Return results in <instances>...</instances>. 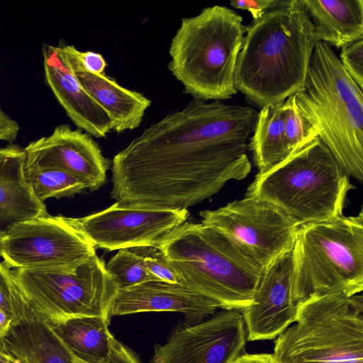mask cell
I'll list each match as a JSON object with an SVG mask.
<instances>
[{"instance_id":"obj_16","label":"cell","mask_w":363,"mask_h":363,"mask_svg":"<svg viewBox=\"0 0 363 363\" xmlns=\"http://www.w3.org/2000/svg\"><path fill=\"white\" fill-rule=\"evenodd\" d=\"M218 308L216 302L182 284L150 281L118 289L111 315L177 312L184 314L188 324H195L213 315Z\"/></svg>"},{"instance_id":"obj_15","label":"cell","mask_w":363,"mask_h":363,"mask_svg":"<svg viewBox=\"0 0 363 363\" xmlns=\"http://www.w3.org/2000/svg\"><path fill=\"white\" fill-rule=\"evenodd\" d=\"M297 309L293 297V261L289 251L264 269L252 303L241 310L247 340L276 338L295 322Z\"/></svg>"},{"instance_id":"obj_17","label":"cell","mask_w":363,"mask_h":363,"mask_svg":"<svg viewBox=\"0 0 363 363\" xmlns=\"http://www.w3.org/2000/svg\"><path fill=\"white\" fill-rule=\"evenodd\" d=\"M43 55L46 82L71 121L91 136L106 137L113 123L80 84L61 46L45 45Z\"/></svg>"},{"instance_id":"obj_25","label":"cell","mask_w":363,"mask_h":363,"mask_svg":"<svg viewBox=\"0 0 363 363\" xmlns=\"http://www.w3.org/2000/svg\"><path fill=\"white\" fill-rule=\"evenodd\" d=\"M105 266L118 289L150 281H161L148 271L143 258L130 248L119 250Z\"/></svg>"},{"instance_id":"obj_10","label":"cell","mask_w":363,"mask_h":363,"mask_svg":"<svg viewBox=\"0 0 363 363\" xmlns=\"http://www.w3.org/2000/svg\"><path fill=\"white\" fill-rule=\"evenodd\" d=\"M199 215L202 224L229 239L263 270L292 250L301 225L274 205L247 196Z\"/></svg>"},{"instance_id":"obj_5","label":"cell","mask_w":363,"mask_h":363,"mask_svg":"<svg viewBox=\"0 0 363 363\" xmlns=\"http://www.w3.org/2000/svg\"><path fill=\"white\" fill-rule=\"evenodd\" d=\"M301 114L339 163L363 182V89L330 45L318 41L304 83L295 94Z\"/></svg>"},{"instance_id":"obj_34","label":"cell","mask_w":363,"mask_h":363,"mask_svg":"<svg viewBox=\"0 0 363 363\" xmlns=\"http://www.w3.org/2000/svg\"><path fill=\"white\" fill-rule=\"evenodd\" d=\"M233 363H279L273 354H242Z\"/></svg>"},{"instance_id":"obj_27","label":"cell","mask_w":363,"mask_h":363,"mask_svg":"<svg viewBox=\"0 0 363 363\" xmlns=\"http://www.w3.org/2000/svg\"><path fill=\"white\" fill-rule=\"evenodd\" d=\"M0 308L8 315L12 325L35 314L14 279L11 269L0 262Z\"/></svg>"},{"instance_id":"obj_19","label":"cell","mask_w":363,"mask_h":363,"mask_svg":"<svg viewBox=\"0 0 363 363\" xmlns=\"http://www.w3.org/2000/svg\"><path fill=\"white\" fill-rule=\"evenodd\" d=\"M60 46L80 84L108 113L113 123V130L121 133L139 127L151 105V100L138 91L122 86L106 74H94L84 70Z\"/></svg>"},{"instance_id":"obj_26","label":"cell","mask_w":363,"mask_h":363,"mask_svg":"<svg viewBox=\"0 0 363 363\" xmlns=\"http://www.w3.org/2000/svg\"><path fill=\"white\" fill-rule=\"evenodd\" d=\"M283 104L284 136L289 155L317 138L318 133L301 114L294 94L288 97Z\"/></svg>"},{"instance_id":"obj_3","label":"cell","mask_w":363,"mask_h":363,"mask_svg":"<svg viewBox=\"0 0 363 363\" xmlns=\"http://www.w3.org/2000/svg\"><path fill=\"white\" fill-rule=\"evenodd\" d=\"M245 33L242 17L224 6L182 18L169 45L167 67L185 94L222 101L237 93L235 70Z\"/></svg>"},{"instance_id":"obj_30","label":"cell","mask_w":363,"mask_h":363,"mask_svg":"<svg viewBox=\"0 0 363 363\" xmlns=\"http://www.w3.org/2000/svg\"><path fill=\"white\" fill-rule=\"evenodd\" d=\"M63 50L71 55L82 66V67L91 73L104 74L107 63L104 57L94 51L82 52L77 50L74 45H62Z\"/></svg>"},{"instance_id":"obj_1","label":"cell","mask_w":363,"mask_h":363,"mask_svg":"<svg viewBox=\"0 0 363 363\" xmlns=\"http://www.w3.org/2000/svg\"><path fill=\"white\" fill-rule=\"evenodd\" d=\"M257 114L247 106L193 99L113 157L111 198L121 205L187 209L245 179Z\"/></svg>"},{"instance_id":"obj_29","label":"cell","mask_w":363,"mask_h":363,"mask_svg":"<svg viewBox=\"0 0 363 363\" xmlns=\"http://www.w3.org/2000/svg\"><path fill=\"white\" fill-rule=\"evenodd\" d=\"M338 57L344 69L363 89V39L342 46Z\"/></svg>"},{"instance_id":"obj_33","label":"cell","mask_w":363,"mask_h":363,"mask_svg":"<svg viewBox=\"0 0 363 363\" xmlns=\"http://www.w3.org/2000/svg\"><path fill=\"white\" fill-rule=\"evenodd\" d=\"M19 125L11 119L0 106V140L11 143L16 140Z\"/></svg>"},{"instance_id":"obj_22","label":"cell","mask_w":363,"mask_h":363,"mask_svg":"<svg viewBox=\"0 0 363 363\" xmlns=\"http://www.w3.org/2000/svg\"><path fill=\"white\" fill-rule=\"evenodd\" d=\"M110 322L105 317L83 316L50 325L76 361L101 363L110 352Z\"/></svg>"},{"instance_id":"obj_21","label":"cell","mask_w":363,"mask_h":363,"mask_svg":"<svg viewBox=\"0 0 363 363\" xmlns=\"http://www.w3.org/2000/svg\"><path fill=\"white\" fill-rule=\"evenodd\" d=\"M318 41L341 48L363 39L362 0H303Z\"/></svg>"},{"instance_id":"obj_18","label":"cell","mask_w":363,"mask_h":363,"mask_svg":"<svg viewBox=\"0 0 363 363\" xmlns=\"http://www.w3.org/2000/svg\"><path fill=\"white\" fill-rule=\"evenodd\" d=\"M24 149L10 145L0 148V233L17 223L48 215L25 174Z\"/></svg>"},{"instance_id":"obj_32","label":"cell","mask_w":363,"mask_h":363,"mask_svg":"<svg viewBox=\"0 0 363 363\" xmlns=\"http://www.w3.org/2000/svg\"><path fill=\"white\" fill-rule=\"evenodd\" d=\"M111 347L108 357L101 363H141L138 356L111 333ZM76 363H82L76 361Z\"/></svg>"},{"instance_id":"obj_20","label":"cell","mask_w":363,"mask_h":363,"mask_svg":"<svg viewBox=\"0 0 363 363\" xmlns=\"http://www.w3.org/2000/svg\"><path fill=\"white\" fill-rule=\"evenodd\" d=\"M3 340L20 363H76L52 327L36 313L12 325Z\"/></svg>"},{"instance_id":"obj_13","label":"cell","mask_w":363,"mask_h":363,"mask_svg":"<svg viewBox=\"0 0 363 363\" xmlns=\"http://www.w3.org/2000/svg\"><path fill=\"white\" fill-rule=\"evenodd\" d=\"M246 340L242 313L225 310L176 328L164 344L155 346L150 363H233Z\"/></svg>"},{"instance_id":"obj_9","label":"cell","mask_w":363,"mask_h":363,"mask_svg":"<svg viewBox=\"0 0 363 363\" xmlns=\"http://www.w3.org/2000/svg\"><path fill=\"white\" fill-rule=\"evenodd\" d=\"M96 254L69 272L15 269L11 272L35 313L50 325L83 316L111 319L118 290Z\"/></svg>"},{"instance_id":"obj_23","label":"cell","mask_w":363,"mask_h":363,"mask_svg":"<svg viewBox=\"0 0 363 363\" xmlns=\"http://www.w3.org/2000/svg\"><path fill=\"white\" fill-rule=\"evenodd\" d=\"M283 103L267 104L258 112L249 147L259 172L271 168L289 155Z\"/></svg>"},{"instance_id":"obj_8","label":"cell","mask_w":363,"mask_h":363,"mask_svg":"<svg viewBox=\"0 0 363 363\" xmlns=\"http://www.w3.org/2000/svg\"><path fill=\"white\" fill-rule=\"evenodd\" d=\"M295 323L274 340L279 363H363L361 295L312 297L298 303Z\"/></svg>"},{"instance_id":"obj_31","label":"cell","mask_w":363,"mask_h":363,"mask_svg":"<svg viewBox=\"0 0 363 363\" xmlns=\"http://www.w3.org/2000/svg\"><path fill=\"white\" fill-rule=\"evenodd\" d=\"M284 0H235L230 4L238 9L248 11L253 18L257 20L265 13L272 10L284 3Z\"/></svg>"},{"instance_id":"obj_2","label":"cell","mask_w":363,"mask_h":363,"mask_svg":"<svg viewBox=\"0 0 363 363\" xmlns=\"http://www.w3.org/2000/svg\"><path fill=\"white\" fill-rule=\"evenodd\" d=\"M245 28L237 91L260 108L283 103L303 86L318 42L303 0H284Z\"/></svg>"},{"instance_id":"obj_6","label":"cell","mask_w":363,"mask_h":363,"mask_svg":"<svg viewBox=\"0 0 363 363\" xmlns=\"http://www.w3.org/2000/svg\"><path fill=\"white\" fill-rule=\"evenodd\" d=\"M350 176L319 137L259 172L245 196L267 201L301 225L343 216Z\"/></svg>"},{"instance_id":"obj_35","label":"cell","mask_w":363,"mask_h":363,"mask_svg":"<svg viewBox=\"0 0 363 363\" xmlns=\"http://www.w3.org/2000/svg\"><path fill=\"white\" fill-rule=\"evenodd\" d=\"M12 326V321L5 311L0 308V336L3 337L6 334Z\"/></svg>"},{"instance_id":"obj_36","label":"cell","mask_w":363,"mask_h":363,"mask_svg":"<svg viewBox=\"0 0 363 363\" xmlns=\"http://www.w3.org/2000/svg\"><path fill=\"white\" fill-rule=\"evenodd\" d=\"M0 363H20L6 349L0 347Z\"/></svg>"},{"instance_id":"obj_11","label":"cell","mask_w":363,"mask_h":363,"mask_svg":"<svg viewBox=\"0 0 363 363\" xmlns=\"http://www.w3.org/2000/svg\"><path fill=\"white\" fill-rule=\"evenodd\" d=\"M96 255L74 218L49 214L17 223L4 234L1 257L10 268L69 272Z\"/></svg>"},{"instance_id":"obj_7","label":"cell","mask_w":363,"mask_h":363,"mask_svg":"<svg viewBox=\"0 0 363 363\" xmlns=\"http://www.w3.org/2000/svg\"><path fill=\"white\" fill-rule=\"evenodd\" d=\"M293 297L352 296L363 289V211L302 224L291 250Z\"/></svg>"},{"instance_id":"obj_24","label":"cell","mask_w":363,"mask_h":363,"mask_svg":"<svg viewBox=\"0 0 363 363\" xmlns=\"http://www.w3.org/2000/svg\"><path fill=\"white\" fill-rule=\"evenodd\" d=\"M25 174L35 196L43 203L49 198L71 196L87 189L83 180L62 169H36Z\"/></svg>"},{"instance_id":"obj_4","label":"cell","mask_w":363,"mask_h":363,"mask_svg":"<svg viewBox=\"0 0 363 363\" xmlns=\"http://www.w3.org/2000/svg\"><path fill=\"white\" fill-rule=\"evenodd\" d=\"M159 246L179 284L223 310H242L252 303L264 270L218 231L185 222Z\"/></svg>"},{"instance_id":"obj_28","label":"cell","mask_w":363,"mask_h":363,"mask_svg":"<svg viewBox=\"0 0 363 363\" xmlns=\"http://www.w3.org/2000/svg\"><path fill=\"white\" fill-rule=\"evenodd\" d=\"M130 248L143 258L147 269L156 278L169 283H179L177 274L159 245Z\"/></svg>"},{"instance_id":"obj_12","label":"cell","mask_w":363,"mask_h":363,"mask_svg":"<svg viewBox=\"0 0 363 363\" xmlns=\"http://www.w3.org/2000/svg\"><path fill=\"white\" fill-rule=\"evenodd\" d=\"M189 216L187 209L116 202L101 211L74 220L96 248L112 251L160 245Z\"/></svg>"},{"instance_id":"obj_14","label":"cell","mask_w":363,"mask_h":363,"mask_svg":"<svg viewBox=\"0 0 363 363\" xmlns=\"http://www.w3.org/2000/svg\"><path fill=\"white\" fill-rule=\"evenodd\" d=\"M24 150L25 172L62 169L83 180L90 191L105 184L111 166L92 136L79 128L73 130L67 124L57 125L51 135L31 142Z\"/></svg>"},{"instance_id":"obj_38","label":"cell","mask_w":363,"mask_h":363,"mask_svg":"<svg viewBox=\"0 0 363 363\" xmlns=\"http://www.w3.org/2000/svg\"><path fill=\"white\" fill-rule=\"evenodd\" d=\"M0 347L6 349L4 344L3 338L1 336H0Z\"/></svg>"},{"instance_id":"obj_37","label":"cell","mask_w":363,"mask_h":363,"mask_svg":"<svg viewBox=\"0 0 363 363\" xmlns=\"http://www.w3.org/2000/svg\"><path fill=\"white\" fill-rule=\"evenodd\" d=\"M4 234L0 233V257H1V252H2V240H3Z\"/></svg>"}]
</instances>
